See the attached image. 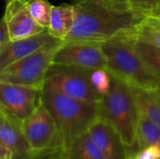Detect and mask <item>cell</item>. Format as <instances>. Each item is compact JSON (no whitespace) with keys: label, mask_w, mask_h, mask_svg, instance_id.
Here are the masks:
<instances>
[{"label":"cell","mask_w":160,"mask_h":159,"mask_svg":"<svg viewBox=\"0 0 160 159\" xmlns=\"http://www.w3.org/2000/svg\"><path fill=\"white\" fill-rule=\"evenodd\" d=\"M74 23L64 39L103 43L118 35L135 31L146 17L133 9L118 8L107 0H71Z\"/></svg>","instance_id":"1"},{"label":"cell","mask_w":160,"mask_h":159,"mask_svg":"<svg viewBox=\"0 0 160 159\" xmlns=\"http://www.w3.org/2000/svg\"><path fill=\"white\" fill-rule=\"evenodd\" d=\"M41 103L52 116L57 130L56 150L47 159L65 151L100 114L99 102L76 99L45 86L42 87Z\"/></svg>","instance_id":"2"},{"label":"cell","mask_w":160,"mask_h":159,"mask_svg":"<svg viewBox=\"0 0 160 159\" xmlns=\"http://www.w3.org/2000/svg\"><path fill=\"white\" fill-rule=\"evenodd\" d=\"M135 31L118 35L103 43L107 70L131 87L157 89L160 79L148 67L136 49Z\"/></svg>","instance_id":"3"},{"label":"cell","mask_w":160,"mask_h":159,"mask_svg":"<svg viewBox=\"0 0 160 159\" xmlns=\"http://www.w3.org/2000/svg\"><path fill=\"white\" fill-rule=\"evenodd\" d=\"M110 75L111 86L98 103L99 113L116 130L129 156L134 155L140 113L132 88L115 75Z\"/></svg>","instance_id":"4"},{"label":"cell","mask_w":160,"mask_h":159,"mask_svg":"<svg viewBox=\"0 0 160 159\" xmlns=\"http://www.w3.org/2000/svg\"><path fill=\"white\" fill-rule=\"evenodd\" d=\"M63 40L53 37L30 55L13 63L0 71V81L22 85L43 87L48 68Z\"/></svg>","instance_id":"5"},{"label":"cell","mask_w":160,"mask_h":159,"mask_svg":"<svg viewBox=\"0 0 160 159\" xmlns=\"http://www.w3.org/2000/svg\"><path fill=\"white\" fill-rule=\"evenodd\" d=\"M93 70L72 65L52 63L48 68L43 86L76 99L98 103L102 96L93 86L91 81Z\"/></svg>","instance_id":"6"},{"label":"cell","mask_w":160,"mask_h":159,"mask_svg":"<svg viewBox=\"0 0 160 159\" xmlns=\"http://www.w3.org/2000/svg\"><path fill=\"white\" fill-rule=\"evenodd\" d=\"M23 134L35 155V159H47L57 146L54 120L42 103L22 122Z\"/></svg>","instance_id":"7"},{"label":"cell","mask_w":160,"mask_h":159,"mask_svg":"<svg viewBox=\"0 0 160 159\" xmlns=\"http://www.w3.org/2000/svg\"><path fill=\"white\" fill-rule=\"evenodd\" d=\"M42 87L0 81V109L22 122L41 103Z\"/></svg>","instance_id":"8"},{"label":"cell","mask_w":160,"mask_h":159,"mask_svg":"<svg viewBox=\"0 0 160 159\" xmlns=\"http://www.w3.org/2000/svg\"><path fill=\"white\" fill-rule=\"evenodd\" d=\"M88 69H107V58L101 43L91 41H63L53 62Z\"/></svg>","instance_id":"9"},{"label":"cell","mask_w":160,"mask_h":159,"mask_svg":"<svg viewBox=\"0 0 160 159\" xmlns=\"http://www.w3.org/2000/svg\"><path fill=\"white\" fill-rule=\"evenodd\" d=\"M3 18L10 40L26 38L45 30L32 18L24 0H11L6 3Z\"/></svg>","instance_id":"10"},{"label":"cell","mask_w":160,"mask_h":159,"mask_svg":"<svg viewBox=\"0 0 160 159\" xmlns=\"http://www.w3.org/2000/svg\"><path fill=\"white\" fill-rule=\"evenodd\" d=\"M107 159H127L129 153L110 122L99 114L87 130Z\"/></svg>","instance_id":"11"},{"label":"cell","mask_w":160,"mask_h":159,"mask_svg":"<svg viewBox=\"0 0 160 159\" xmlns=\"http://www.w3.org/2000/svg\"><path fill=\"white\" fill-rule=\"evenodd\" d=\"M0 141L11 151L13 159H35L23 134L22 122L0 109Z\"/></svg>","instance_id":"12"},{"label":"cell","mask_w":160,"mask_h":159,"mask_svg":"<svg viewBox=\"0 0 160 159\" xmlns=\"http://www.w3.org/2000/svg\"><path fill=\"white\" fill-rule=\"evenodd\" d=\"M52 38L53 37L49 33L48 29H45L44 31L26 38L10 40L6 48L0 52V71L35 52Z\"/></svg>","instance_id":"13"},{"label":"cell","mask_w":160,"mask_h":159,"mask_svg":"<svg viewBox=\"0 0 160 159\" xmlns=\"http://www.w3.org/2000/svg\"><path fill=\"white\" fill-rule=\"evenodd\" d=\"M51 159H107V157L86 131L76 138L65 151Z\"/></svg>","instance_id":"14"},{"label":"cell","mask_w":160,"mask_h":159,"mask_svg":"<svg viewBox=\"0 0 160 159\" xmlns=\"http://www.w3.org/2000/svg\"><path fill=\"white\" fill-rule=\"evenodd\" d=\"M139 113L160 127V91L131 87Z\"/></svg>","instance_id":"15"},{"label":"cell","mask_w":160,"mask_h":159,"mask_svg":"<svg viewBox=\"0 0 160 159\" xmlns=\"http://www.w3.org/2000/svg\"><path fill=\"white\" fill-rule=\"evenodd\" d=\"M74 9L72 4H63L60 6H52L49 33L55 38L64 41L74 23Z\"/></svg>","instance_id":"16"},{"label":"cell","mask_w":160,"mask_h":159,"mask_svg":"<svg viewBox=\"0 0 160 159\" xmlns=\"http://www.w3.org/2000/svg\"><path fill=\"white\" fill-rule=\"evenodd\" d=\"M151 145L160 146V127L145 116L140 114L135 145L136 153Z\"/></svg>","instance_id":"17"},{"label":"cell","mask_w":160,"mask_h":159,"mask_svg":"<svg viewBox=\"0 0 160 159\" xmlns=\"http://www.w3.org/2000/svg\"><path fill=\"white\" fill-rule=\"evenodd\" d=\"M135 35L139 40L160 48V19L146 16L136 27Z\"/></svg>","instance_id":"18"},{"label":"cell","mask_w":160,"mask_h":159,"mask_svg":"<svg viewBox=\"0 0 160 159\" xmlns=\"http://www.w3.org/2000/svg\"><path fill=\"white\" fill-rule=\"evenodd\" d=\"M136 49L148 67L160 79V48L137 38Z\"/></svg>","instance_id":"19"},{"label":"cell","mask_w":160,"mask_h":159,"mask_svg":"<svg viewBox=\"0 0 160 159\" xmlns=\"http://www.w3.org/2000/svg\"><path fill=\"white\" fill-rule=\"evenodd\" d=\"M26 6L35 22L43 28L48 29L52 5L48 0H27Z\"/></svg>","instance_id":"20"},{"label":"cell","mask_w":160,"mask_h":159,"mask_svg":"<svg viewBox=\"0 0 160 159\" xmlns=\"http://www.w3.org/2000/svg\"><path fill=\"white\" fill-rule=\"evenodd\" d=\"M93 86L100 96L108 93L111 86V75L107 69H94L91 74Z\"/></svg>","instance_id":"21"},{"label":"cell","mask_w":160,"mask_h":159,"mask_svg":"<svg viewBox=\"0 0 160 159\" xmlns=\"http://www.w3.org/2000/svg\"><path fill=\"white\" fill-rule=\"evenodd\" d=\"M130 8L145 16H149L160 7V0H129Z\"/></svg>","instance_id":"22"},{"label":"cell","mask_w":160,"mask_h":159,"mask_svg":"<svg viewBox=\"0 0 160 159\" xmlns=\"http://www.w3.org/2000/svg\"><path fill=\"white\" fill-rule=\"evenodd\" d=\"M135 159H160V146L151 145L132 155Z\"/></svg>","instance_id":"23"},{"label":"cell","mask_w":160,"mask_h":159,"mask_svg":"<svg viewBox=\"0 0 160 159\" xmlns=\"http://www.w3.org/2000/svg\"><path fill=\"white\" fill-rule=\"evenodd\" d=\"M9 41H10V37L8 32V28L4 21V18L2 17L0 19V52L6 48V46L8 44Z\"/></svg>","instance_id":"24"},{"label":"cell","mask_w":160,"mask_h":159,"mask_svg":"<svg viewBox=\"0 0 160 159\" xmlns=\"http://www.w3.org/2000/svg\"><path fill=\"white\" fill-rule=\"evenodd\" d=\"M0 159H13L11 151L0 141Z\"/></svg>","instance_id":"25"},{"label":"cell","mask_w":160,"mask_h":159,"mask_svg":"<svg viewBox=\"0 0 160 159\" xmlns=\"http://www.w3.org/2000/svg\"><path fill=\"white\" fill-rule=\"evenodd\" d=\"M113 6L122 9H131L129 6V0H107Z\"/></svg>","instance_id":"26"},{"label":"cell","mask_w":160,"mask_h":159,"mask_svg":"<svg viewBox=\"0 0 160 159\" xmlns=\"http://www.w3.org/2000/svg\"><path fill=\"white\" fill-rule=\"evenodd\" d=\"M151 16H155V17H157V18H159L160 19V7L158 8H157L156 10H154L151 14H150Z\"/></svg>","instance_id":"27"},{"label":"cell","mask_w":160,"mask_h":159,"mask_svg":"<svg viewBox=\"0 0 160 159\" xmlns=\"http://www.w3.org/2000/svg\"><path fill=\"white\" fill-rule=\"evenodd\" d=\"M127 159H135V158L133 157V156H132V155H130V156H129V157H128Z\"/></svg>","instance_id":"28"},{"label":"cell","mask_w":160,"mask_h":159,"mask_svg":"<svg viewBox=\"0 0 160 159\" xmlns=\"http://www.w3.org/2000/svg\"><path fill=\"white\" fill-rule=\"evenodd\" d=\"M5 1H6V3H8V2H9V1H11V0H5Z\"/></svg>","instance_id":"29"},{"label":"cell","mask_w":160,"mask_h":159,"mask_svg":"<svg viewBox=\"0 0 160 159\" xmlns=\"http://www.w3.org/2000/svg\"><path fill=\"white\" fill-rule=\"evenodd\" d=\"M158 89H159V91H160V82H159V85H158Z\"/></svg>","instance_id":"30"},{"label":"cell","mask_w":160,"mask_h":159,"mask_svg":"<svg viewBox=\"0 0 160 159\" xmlns=\"http://www.w3.org/2000/svg\"><path fill=\"white\" fill-rule=\"evenodd\" d=\"M24 1H27V0H24Z\"/></svg>","instance_id":"31"}]
</instances>
